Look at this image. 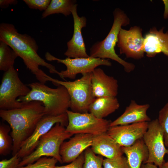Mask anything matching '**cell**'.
I'll return each instance as SVG.
<instances>
[{"label":"cell","instance_id":"1","mask_svg":"<svg viewBox=\"0 0 168 168\" xmlns=\"http://www.w3.org/2000/svg\"><path fill=\"white\" fill-rule=\"evenodd\" d=\"M0 40L15 51L39 82L45 84L50 77L40 69V66L46 68L51 73L58 74L59 72L54 66L46 62L38 54L39 48L35 40L27 34L19 33L12 24L1 23Z\"/></svg>","mask_w":168,"mask_h":168},{"label":"cell","instance_id":"2","mask_svg":"<svg viewBox=\"0 0 168 168\" xmlns=\"http://www.w3.org/2000/svg\"><path fill=\"white\" fill-rule=\"evenodd\" d=\"M45 115L43 103L38 101L24 102L21 108L0 110V117L9 124L13 143L12 154H16L23 142L32 134Z\"/></svg>","mask_w":168,"mask_h":168},{"label":"cell","instance_id":"3","mask_svg":"<svg viewBox=\"0 0 168 168\" xmlns=\"http://www.w3.org/2000/svg\"><path fill=\"white\" fill-rule=\"evenodd\" d=\"M30 91L26 96L19 97L17 101L28 102L32 101L42 102L45 115L57 116L66 113L70 108V98L67 89L62 85L50 88L40 82L27 85Z\"/></svg>","mask_w":168,"mask_h":168},{"label":"cell","instance_id":"4","mask_svg":"<svg viewBox=\"0 0 168 168\" xmlns=\"http://www.w3.org/2000/svg\"><path fill=\"white\" fill-rule=\"evenodd\" d=\"M113 14L114 22L109 32L104 40L96 42L91 46L90 49L89 56L114 60L122 65L126 72H130L135 68L134 64L126 62L120 58L115 50L121 27L129 25L130 20L124 12L119 8L114 10Z\"/></svg>","mask_w":168,"mask_h":168},{"label":"cell","instance_id":"5","mask_svg":"<svg viewBox=\"0 0 168 168\" xmlns=\"http://www.w3.org/2000/svg\"><path fill=\"white\" fill-rule=\"evenodd\" d=\"M65 126L60 123H56L41 138L34 151L22 158L18 168L33 163L44 156L54 157L63 163L59 152L61 146L65 140L73 135L66 131Z\"/></svg>","mask_w":168,"mask_h":168},{"label":"cell","instance_id":"6","mask_svg":"<svg viewBox=\"0 0 168 168\" xmlns=\"http://www.w3.org/2000/svg\"><path fill=\"white\" fill-rule=\"evenodd\" d=\"M80 78L73 81H61L50 77L49 81L58 86H63L67 89L70 98L71 111L79 113L89 112L91 104L96 98L93 96L91 72L82 74Z\"/></svg>","mask_w":168,"mask_h":168},{"label":"cell","instance_id":"7","mask_svg":"<svg viewBox=\"0 0 168 168\" xmlns=\"http://www.w3.org/2000/svg\"><path fill=\"white\" fill-rule=\"evenodd\" d=\"M28 86L20 80L14 66L4 72L0 86V109L9 110L22 107L24 102L17 98L25 96L30 91Z\"/></svg>","mask_w":168,"mask_h":168},{"label":"cell","instance_id":"8","mask_svg":"<svg viewBox=\"0 0 168 168\" xmlns=\"http://www.w3.org/2000/svg\"><path fill=\"white\" fill-rule=\"evenodd\" d=\"M68 124L66 130L73 135L90 134L93 136L107 132L111 122L98 118L90 113H79L68 110Z\"/></svg>","mask_w":168,"mask_h":168},{"label":"cell","instance_id":"9","mask_svg":"<svg viewBox=\"0 0 168 168\" xmlns=\"http://www.w3.org/2000/svg\"><path fill=\"white\" fill-rule=\"evenodd\" d=\"M46 59L49 61H57L58 63L64 64L66 69L59 72L58 75L63 80L66 81L65 78L74 79L77 75L91 73L100 65L111 66V63L108 59H102L89 57L86 58H72L67 57L64 59L58 58L47 52L45 55Z\"/></svg>","mask_w":168,"mask_h":168},{"label":"cell","instance_id":"10","mask_svg":"<svg viewBox=\"0 0 168 168\" xmlns=\"http://www.w3.org/2000/svg\"><path fill=\"white\" fill-rule=\"evenodd\" d=\"M142 139L149 153L148 158L144 163H153L161 168L165 162V155L168 154V149L166 147L163 133L157 119L148 122Z\"/></svg>","mask_w":168,"mask_h":168},{"label":"cell","instance_id":"11","mask_svg":"<svg viewBox=\"0 0 168 168\" xmlns=\"http://www.w3.org/2000/svg\"><path fill=\"white\" fill-rule=\"evenodd\" d=\"M58 123L67 126L68 119L66 112L57 116L45 115L39 122L32 134L22 144L17 153L18 156L22 159L31 154L35 149L42 136Z\"/></svg>","mask_w":168,"mask_h":168},{"label":"cell","instance_id":"12","mask_svg":"<svg viewBox=\"0 0 168 168\" xmlns=\"http://www.w3.org/2000/svg\"><path fill=\"white\" fill-rule=\"evenodd\" d=\"M142 29L137 26L129 30L120 29L118 36L117 46L120 54H124L126 58L139 59L143 57L144 38Z\"/></svg>","mask_w":168,"mask_h":168},{"label":"cell","instance_id":"13","mask_svg":"<svg viewBox=\"0 0 168 168\" xmlns=\"http://www.w3.org/2000/svg\"><path fill=\"white\" fill-rule=\"evenodd\" d=\"M148 122L110 127L107 133L121 147H128L142 138L147 130Z\"/></svg>","mask_w":168,"mask_h":168},{"label":"cell","instance_id":"14","mask_svg":"<svg viewBox=\"0 0 168 168\" xmlns=\"http://www.w3.org/2000/svg\"><path fill=\"white\" fill-rule=\"evenodd\" d=\"M77 5L76 4L71 10L74 22V31L71 39L67 43V49L64 54L72 58H86L89 57L86 52L82 30L86 25V19L84 16H79L77 13Z\"/></svg>","mask_w":168,"mask_h":168},{"label":"cell","instance_id":"15","mask_svg":"<svg viewBox=\"0 0 168 168\" xmlns=\"http://www.w3.org/2000/svg\"><path fill=\"white\" fill-rule=\"evenodd\" d=\"M93 136L90 134H77L68 141H64L59 151L63 163L71 162L91 147Z\"/></svg>","mask_w":168,"mask_h":168},{"label":"cell","instance_id":"16","mask_svg":"<svg viewBox=\"0 0 168 168\" xmlns=\"http://www.w3.org/2000/svg\"><path fill=\"white\" fill-rule=\"evenodd\" d=\"M91 74L92 93L95 98L117 96L118 85L116 79L106 74L100 68H95Z\"/></svg>","mask_w":168,"mask_h":168},{"label":"cell","instance_id":"17","mask_svg":"<svg viewBox=\"0 0 168 168\" xmlns=\"http://www.w3.org/2000/svg\"><path fill=\"white\" fill-rule=\"evenodd\" d=\"M163 30L153 27L145 35L143 49L147 57H153L161 52L168 57V32L164 33Z\"/></svg>","mask_w":168,"mask_h":168},{"label":"cell","instance_id":"18","mask_svg":"<svg viewBox=\"0 0 168 168\" xmlns=\"http://www.w3.org/2000/svg\"><path fill=\"white\" fill-rule=\"evenodd\" d=\"M150 107L148 104L139 105L135 100H132L123 114L111 122L110 127L150 122L151 121V119L147 114V111Z\"/></svg>","mask_w":168,"mask_h":168},{"label":"cell","instance_id":"19","mask_svg":"<svg viewBox=\"0 0 168 168\" xmlns=\"http://www.w3.org/2000/svg\"><path fill=\"white\" fill-rule=\"evenodd\" d=\"M91 149L96 154L113 159L123 155L121 147L107 133L93 136Z\"/></svg>","mask_w":168,"mask_h":168},{"label":"cell","instance_id":"20","mask_svg":"<svg viewBox=\"0 0 168 168\" xmlns=\"http://www.w3.org/2000/svg\"><path fill=\"white\" fill-rule=\"evenodd\" d=\"M121 149L126 156L130 168H141L148 157V150L142 138L130 147H121Z\"/></svg>","mask_w":168,"mask_h":168},{"label":"cell","instance_id":"21","mask_svg":"<svg viewBox=\"0 0 168 168\" xmlns=\"http://www.w3.org/2000/svg\"><path fill=\"white\" fill-rule=\"evenodd\" d=\"M119 106L116 97L97 98L90 105L89 112L98 118L103 119L114 112Z\"/></svg>","mask_w":168,"mask_h":168},{"label":"cell","instance_id":"22","mask_svg":"<svg viewBox=\"0 0 168 168\" xmlns=\"http://www.w3.org/2000/svg\"><path fill=\"white\" fill-rule=\"evenodd\" d=\"M73 0H52L47 8L42 13L43 18L55 14H62L66 16L71 14V10L76 4Z\"/></svg>","mask_w":168,"mask_h":168},{"label":"cell","instance_id":"23","mask_svg":"<svg viewBox=\"0 0 168 168\" xmlns=\"http://www.w3.org/2000/svg\"><path fill=\"white\" fill-rule=\"evenodd\" d=\"M18 57L9 45L0 40V70L5 72L14 66L15 61Z\"/></svg>","mask_w":168,"mask_h":168},{"label":"cell","instance_id":"24","mask_svg":"<svg viewBox=\"0 0 168 168\" xmlns=\"http://www.w3.org/2000/svg\"><path fill=\"white\" fill-rule=\"evenodd\" d=\"M10 127L3 123L0 126V154L6 156L12 151V139L9 134Z\"/></svg>","mask_w":168,"mask_h":168},{"label":"cell","instance_id":"25","mask_svg":"<svg viewBox=\"0 0 168 168\" xmlns=\"http://www.w3.org/2000/svg\"><path fill=\"white\" fill-rule=\"evenodd\" d=\"M85 161L83 168H102L103 158L101 156H96L91 148L84 152Z\"/></svg>","mask_w":168,"mask_h":168},{"label":"cell","instance_id":"26","mask_svg":"<svg viewBox=\"0 0 168 168\" xmlns=\"http://www.w3.org/2000/svg\"><path fill=\"white\" fill-rule=\"evenodd\" d=\"M157 119L163 131L165 146L168 147V102L159 111Z\"/></svg>","mask_w":168,"mask_h":168},{"label":"cell","instance_id":"27","mask_svg":"<svg viewBox=\"0 0 168 168\" xmlns=\"http://www.w3.org/2000/svg\"><path fill=\"white\" fill-rule=\"evenodd\" d=\"M103 166V168H130L126 157L123 155L115 158L104 159Z\"/></svg>","mask_w":168,"mask_h":168},{"label":"cell","instance_id":"28","mask_svg":"<svg viewBox=\"0 0 168 168\" xmlns=\"http://www.w3.org/2000/svg\"><path fill=\"white\" fill-rule=\"evenodd\" d=\"M58 161L54 157H42L35 162L18 168H55Z\"/></svg>","mask_w":168,"mask_h":168},{"label":"cell","instance_id":"29","mask_svg":"<svg viewBox=\"0 0 168 168\" xmlns=\"http://www.w3.org/2000/svg\"><path fill=\"white\" fill-rule=\"evenodd\" d=\"M28 7L40 11L46 10L50 3V0H23Z\"/></svg>","mask_w":168,"mask_h":168},{"label":"cell","instance_id":"30","mask_svg":"<svg viewBox=\"0 0 168 168\" xmlns=\"http://www.w3.org/2000/svg\"><path fill=\"white\" fill-rule=\"evenodd\" d=\"M21 160L17 153L9 159H3L0 161V168H18Z\"/></svg>","mask_w":168,"mask_h":168},{"label":"cell","instance_id":"31","mask_svg":"<svg viewBox=\"0 0 168 168\" xmlns=\"http://www.w3.org/2000/svg\"><path fill=\"white\" fill-rule=\"evenodd\" d=\"M84 161L85 156L83 152L69 164L65 166H56L55 168H83Z\"/></svg>","mask_w":168,"mask_h":168},{"label":"cell","instance_id":"32","mask_svg":"<svg viewBox=\"0 0 168 168\" xmlns=\"http://www.w3.org/2000/svg\"><path fill=\"white\" fill-rule=\"evenodd\" d=\"M17 2L16 0H0V7L1 8H6L10 5L16 4Z\"/></svg>","mask_w":168,"mask_h":168},{"label":"cell","instance_id":"33","mask_svg":"<svg viewBox=\"0 0 168 168\" xmlns=\"http://www.w3.org/2000/svg\"><path fill=\"white\" fill-rule=\"evenodd\" d=\"M141 168H158V166L152 163H142Z\"/></svg>","mask_w":168,"mask_h":168},{"label":"cell","instance_id":"34","mask_svg":"<svg viewBox=\"0 0 168 168\" xmlns=\"http://www.w3.org/2000/svg\"><path fill=\"white\" fill-rule=\"evenodd\" d=\"M165 5V11L164 14V18H167L168 16V0H162Z\"/></svg>","mask_w":168,"mask_h":168},{"label":"cell","instance_id":"35","mask_svg":"<svg viewBox=\"0 0 168 168\" xmlns=\"http://www.w3.org/2000/svg\"><path fill=\"white\" fill-rule=\"evenodd\" d=\"M161 168H168V159L166 162H165Z\"/></svg>","mask_w":168,"mask_h":168}]
</instances>
